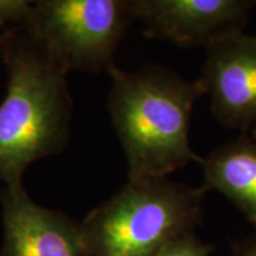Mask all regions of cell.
I'll return each instance as SVG.
<instances>
[{
	"instance_id": "obj_1",
	"label": "cell",
	"mask_w": 256,
	"mask_h": 256,
	"mask_svg": "<svg viewBox=\"0 0 256 256\" xmlns=\"http://www.w3.org/2000/svg\"><path fill=\"white\" fill-rule=\"evenodd\" d=\"M2 37L8 86L0 104V180L18 185L34 162L66 148L72 98L68 72L23 26Z\"/></svg>"
},
{
	"instance_id": "obj_2",
	"label": "cell",
	"mask_w": 256,
	"mask_h": 256,
	"mask_svg": "<svg viewBox=\"0 0 256 256\" xmlns=\"http://www.w3.org/2000/svg\"><path fill=\"white\" fill-rule=\"evenodd\" d=\"M108 110L128 165V180L168 178L188 162H200L188 139L194 102L204 95L190 82L162 66L127 72L116 66Z\"/></svg>"
},
{
	"instance_id": "obj_3",
	"label": "cell",
	"mask_w": 256,
	"mask_h": 256,
	"mask_svg": "<svg viewBox=\"0 0 256 256\" xmlns=\"http://www.w3.org/2000/svg\"><path fill=\"white\" fill-rule=\"evenodd\" d=\"M206 191L168 178L128 180L81 222L83 256H159L194 232Z\"/></svg>"
},
{
	"instance_id": "obj_4",
	"label": "cell",
	"mask_w": 256,
	"mask_h": 256,
	"mask_svg": "<svg viewBox=\"0 0 256 256\" xmlns=\"http://www.w3.org/2000/svg\"><path fill=\"white\" fill-rule=\"evenodd\" d=\"M134 19L132 0H40L23 28L68 72H110Z\"/></svg>"
},
{
	"instance_id": "obj_5",
	"label": "cell",
	"mask_w": 256,
	"mask_h": 256,
	"mask_svg": "<svg viewBox=\"0 0 256 256\" xmlns=\"http://www.w3.org/2000/svg\"><path fill=\"white\" fill-rule=\"evenodd\" d=\"M206 48L200 82L216 119L247 130L256 124V36L235 32Z\"/></svg>"
},
{
	"instance_id": "obj_6",
	"label": "cell",
	"mask_w": 256,
	"mask_h": 256,
	"mask_svg": "<svg viewBox=\"0 0 256 256\" xmlns=\"http://www.w3.org/2000/svg\"><path fill=\"white\" fill-rule=\"evenodd\" d=\"M254 2L246 0H132L146 34L178 46H198L243 31Z\"/></svg>"
},
{
	"instance_id": "obj_7",
	"label": "cell",
	"mask_w": 256,
	"mask_h": 256,
	"mask_svg": "<svg viewBox=\"0 0 256 256\" xmlns=\"http://www.w3.org/2000/svg\"><path fill=\"white\" fill-rule=\"evenodd\" d=\"M4 241L0 256H83L81 223L32 200L23 184L0 192Z\"/></svg>"
},
{
	"instance_id": "obj_8",
	"label": "cell",
	"mask_w": 256,
	"mask_h": 256,
	"mask_svg": "<svg viewBox=\"0 0 256 256\" xmlns=\"http://www.w3.org/2000/svg\"><path fill=\"white\" fill-rule=\"evenodd\" d=\"M206 190L224 194L256 226V142L247 136L218 147L200 160Z\"/></svg>"
},
{
	"instance_id": "obj_9",
	"label": "cell",
	"mask_w": 256,
	"mask_h": 256,
	"mask_svg": "<svg viewBox=\"0 0 256 256\" xmlns=\"http://www.w3.org/2000/svg\"><path fill=\"white\" fill-rule=\"evenodd\" d=\"M211 252L212 246L203 243L191 232L168 243L159 256H210Z\"/></svg>"
},
{
	"instance_id": "obj_10",
	"label": "cell",
	"mask_w": 256,
	"mask_h": 256,
	"mask_svg": "<svg viewBox=\"0 0 256 256\" xmlns=\"http://www.w3.org/2000/svg\"><path fill=\"white\" fill-rule=\"evenodd\" d=\"M32 2L0 0V28L8 23L23 25L31 14Z\"/></svg>"
},
{
	"instance_id": "obj_11",
	"label": "cell",
	"mask_w": 256,
	"mask_h": 256,
	"mask_svg": "<svg viewBox=\"0 0 256 256\" xmlns=\"http://www.w3.org/2000/svg\"><path fill=\"white\" fill-rule=\"evenodd\" d=\"M232 256H256V232L241 241L234 242Z\"/></svg>"
},
{
	"instance_id": "obj_12",
	"label": "cell",
	"mask_w": 256,
	"mask_h": 256,
	"mask_svg": "<svg viewBox=\"0 0 256 256\" xmlns=\"http://www.w3.org/2000/svg\"><path fill=\"white\" fill-rule=\"evenodd\" d=\"M2 48H4V37L0 34V60L2 58Z\"/></svg>"
},
{
	"instance_id": "obj_13",
	"label": "cell",
	"mask_w": 256,
	"mask_h": 256,
	"mask_svg": "<svg viewBox=\"0 0 256 256\" xmlns=\"http://www.w3.org/2000/svg\"><path fill=\"white\" fill-rule=\"evenodd\" d=\"M252 136H254L256 139V124L254 127H252Z\"/></svg>"
}]
</instances>
